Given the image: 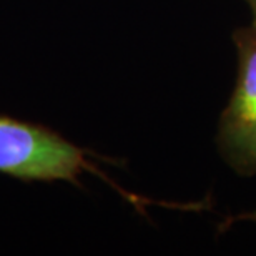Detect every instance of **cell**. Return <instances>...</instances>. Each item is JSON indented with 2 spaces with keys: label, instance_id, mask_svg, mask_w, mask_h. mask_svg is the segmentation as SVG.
Masks as SVG:
<instances>
[{
  "label": "cell",
  "instance_id": "cell-1",
  "mask_svg": "<svg viewBox=\"0 0 256 256\" xmlns=\"http://www.w3.org/2000/svg\"><path fill=\"white\" fill-rule=\"evenodd\" d=\"M104 160L94 152L74 142L50 126L0 114V175L25 183L65 182L82 186L80 178L88 173L108 182L112 188L140 210L145 198L125 192L96 166Z\"/></svg>",
  "mask_w": 256,
  "mask_h": 256
},
{
  "label": "cell",
  "instance_id": "cell-2",
  "mask_svg": "<svg viewBox=\"0 0 256 256\" xmlns=\"http://www.w3.org/2000/svg\"><path fill=\"white\" fill-rule=\"evenodd\" d=\"M236 75L232 95L220 114L216 150L220 158L238 176H256V25L233 32Z\"/></svg>",
  "mask_w": 256,
  "mask_h": 256
},
{
  "label": "cell",
  "instance_id": "cell-3",
  "mask_svg": "<svg viewBox=\"0 0 256 256\" xmlns=\"http://www.w3.org/2000/svg\"><path fill=\"white\" fill-rule=\"evenodd\" d=\"M236 224H253V226H256V208L228 216L222 223V230H230L236 226Z\"/></svg>",
  "mask_w": 256,
  "mask_h": 256
},
{
  "label": "cell",
  "instance_id": "cell-4",
  "mask_svg": "<svg viewBox=\"0 0 256 256\" xmlns=\"http://www.w3.org/2000/svg\"><path fill=\"white\" fill-rule=\"evenodd\" d=\"M246 4V7L250 8V14H252V22L256 25V0H243Z\"/></svg>",
  "mask_w": 256,
  "mask_h": 256
}]
</instances>
